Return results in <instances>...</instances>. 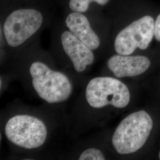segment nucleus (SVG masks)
<instances>
[{
  "label": "nucleus",
  "mask_w": 160,
  "mask_h": 160,
  "mask_svg": "<svg viewBox=\"0 0 160 160\" xmlns=\"http://www.w3.org/2000/svg\"><path fill=\"white\" fill-rule=\"evenodd\" d=\"M159 158H160V152H159Z\"/></svg>",
  "instance_id": "ddd939ff"
},
{
  "label": "nucleus",
  "mask_w": 160,
  "mask_h": 160,
  "mask_svg": "<svg viewBox=\"0 0 160 160\" xmlns=\"http://www.w3.org/2000/svg\"><path fill=\"white\" fill-rule=\"evenodd\" d=\"M65 24L68 30L92 51L96 50L100 46V38L92 29L88 18L82 13H70L66 18Z\"/></svg>",
  "instance_id": "1a4fd4ad"
},
{
  "label": "nucleus",
  "mask_w": 160,
  "mask_h": 160,
  "mask_svg": "<svg viewBox=\"0 0 160 160\" xmlns=\"http://www.w3.org/2000/svg\"><path fill=\"white\" fill-rule=\"evenodd\" d=\"M24 71L32 91L48 104L65 103L73 94L74 84L68 75L45 61H33Z\"/></svg>",
  "instance_id": "f257e3e1"
},
{
  "label": "nucleus",
  "mask_w": 160,
  "mask_h": 160,
  "mask_svg": "<svg viewBox=\"0 0 160 160\" xmlns=\"http://www.w3.org/2000/svg\"><path fill=\"white\" fill-rule=\"evenodd\" d=\"M61 43L69 60L70 68L78 74L85 73L94 62L93 51L69 30L61 35Z\"/></svg>",
  "instance_id": "0eeeda50"
},
{
  "label": "nucleus",
  "mask_w": 160,
  "mask_h": 160,
  "mask_svg": "<svg viewBox=\"0 0 160 160\" xmlns=\"http://www.w3.org/2000/svg\"><path fill=\"white\" fill-rule=\"evenodd\" d=\"M153 127L150 115L144 110L129 114L117 126L112 138L115 151L119 154H133L147 142Z\"/></svg>",
  "instance_id": "20e7f679"
},
{
  "label": "nucleus",
  "mask_w": 160,
  "mask_h": 160,
  "mask_svg": "<svg viewBox=\"0 0 160 160\" xmlns=\"http://www.w3.org/2000/svg\"><path fill=\"white\" fill-rule=\"evenodd\" d=\"M79 160H104L106 157L103 152L96 147H90L83 150L78 157Z\"/></svg>",
  "instance_id": "9b49d317"
},
{
  "label": "nucleus",
  "mask_w": 160,
  "mask_h": 160,
  "mask_svg": "<svg viewBox=\"0 0 160 160\" xmlns=\"http://www.w3.org/2000/svg\"><path fill=\"white\" fill-rule=\"evenodd\" d=\"M151 62L144 56L117 54L109 58L107 67L118 78L133 77L142 74L148 69Z\"/></svg>",
  "instance_id": "6e6552de"
},
{
  "label": "nucleus",
  "mask_w": 160,
  "mask_h": 160,
  "mask_svg": "<svg viewBox=\"0 0 160 160\" xmlns=\"http://www.w3.org/2000/svg\"><path fill=\"white\" fill-rule=\"evenodd\" d=\"M109 0H70L69 8L73 12L83 13L87 11L91 2H94L100 6L106 5Z\"/></svg>",
  "instance_id": "9d476101"
},
{
  "label": "nucleus",
  "mask_w": 160,
  "mask_h": 160,
  "mask_svg": "<svg viewBox=\"0 0 160 160\" xmlns=\"http://www.w3.org/2000/svg\"><path fill=\"white\" fill-rule=\"evenodd\" d=\"M154 36L155 39L160 42V14L157 16L155 22Z\"/></svg>",
  "instance_id": "f8f14e48"
},
{
  "label": "nucleus",
  "mask_w": 160,
  "mask_h": 160,
  "mask_svg": "<svg viewBox=\"0 0 160 160\" xmlns=\"http://www.w3.org/2000/svg\"><path fill=\"white\" fill-rule=\"evenodd\" d=\"M3 131L8 142L26 151L43 147L50 134L46 121L39 116L29 113L12 114L6 120Z\"/></svg>",
  "instance_id": "f03ea898"
},
{
  "label": "nucleus",
  "mask_w": 160,
  "mask_h": 160,
  "mask_svg": "<svg viewBox=\"0 0 160 160\" xmlns=\"http://www.w3.org/2000/svg\"><path fill=\"white\" fill-rule=\"evenodd\" d=\"M43 22L42 14L35 9L23 8L12 12L3 25L7 44L13 48L22 45L38 32Z\"/></svg>",
  "instance_id": "39448f33"
},
{
  "label": "nucleus",
  "mask_w": 160,
  "mask_h": 160,
  "mask_svg": "<svg viewBox=\"0 0 160 160\" xmlns=\"http://www.w3.org/2000/svg\"><path fill=\"white\" fill-rule=\"evenodd\" d=\"M154 18L145 16L134 21L122 29L114 40V49L118 54L131 55L139 48H148L154 36Z\"/></svg>",
  "instance_id": "423d86ee"
},
{
  "label": "nucleus",
  "mask_w": 160,
  "mask_h": 160,
  "mask_svg": "<svg viewBox=\"0 0 160 160\" xmlns=\"http://www.w3.org/2000/svg\"><path fill=\"white\" fill-rule=\"evenodd\" d=\"M88 109L97 110L109 106L123 109L131 101V92L125 83L110 77H96L89 80L84 92Z\"/></svg>",
  "instance_id": "7ed1b4c3"
}]
</instances>
